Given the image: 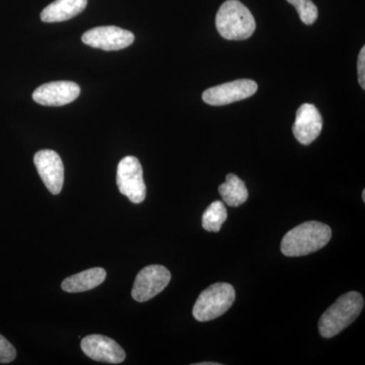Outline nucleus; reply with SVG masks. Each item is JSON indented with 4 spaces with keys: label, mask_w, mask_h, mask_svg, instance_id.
I'll list each match as a JSON object with an SVG mask.
<instances>
[{
    "label": "nucleus",
    "mask_w": 365,
    "mask_h": 365,
    "mask_svg": "<svg viewBox=\"0 0 365 365\" xmlns=\"http://www.w3.org/2000/svg\"><path fill=\"white\" fill-rule=\"evenodd\" d=\"M16 357V350L14 345L0 335V364H9Z\"/></svg>",
    "instance_id": "a211bd4d"
},
{
    "label": "nucleus",
    "mask_w": 365,
    "mask_h": 365,
    "mask_svg": "<svg viewBox=\"0 0 365 365\" xmlns=\"http://www.w3.org/2000/svg\"><path fill=\"white\" fill-rule=\"evenodd\" d=\"M357 71H359V85L362 88H365V47H362L359 55V62H357Z\"/></svg>",
    "instance_id": "6ab92c4d"
},
{
    "label": "nucleus",
    "mask_w": 365,
    "mask_h": 365,
    "mask_svg": "<svg viewBox=\"0 0 365 365\" xmlns=\"http://www.w3.org/2000/svg\"><path fill=\"white\" fill-rule=\"evenodd\" d=\"M227 218V211L222 201H215L204 211L202 227L207 232H218Z\"/></svg>",
    "instance_id": "dca6fc26"
},
{
    "label": "nucleus",
    "mask_w": 365,
    "mask_h": 365,
    "mask_svg": "<svg viewBox=\"0 0 365 365\" xmlns=\"http://www.w3.org/2000/svg\"><path fill=\"white\" fill-rule=\"evenodd\" d=\"M287 1L297 9L300 20L306 25H313L318 19V7L312 0H287Z\"/></svg>",
    "instance_id": "f3484780"
},
{
    "label": "nucleus",
    "mask_w": 365,
    "mask_h": 365,
    "mask_svg": "<svg viewBox=\"0 0 365 365\" xmlns=\"http://www.w3.org/2000/svg\"><path fill=\"white\" fill-rule=\"evenodd\" d=\"M117 185L120 193L126 196L132 203H143L146 197V186L143 170L138 158L126 157L118 165Z\"/></svg>",
    "instance_id": "39448f33"
},
{
    "label": "nucleus",
    "mask_w": 365,
    "mask_h": 365,
    "mask_svg": "<svg viewBox=\"0 0 365 365\" xmlns=\"http://www.w3.org/2000/svg\"><path fill=\"white\" fill-rule=\"evenodd\" d=\"M81 350L95 361L119 364L126 359V353L116 341L103 335H88L81 340Z\"/></svg>",
    "instance_id": "9d476101"
},
{
    "label": "nucleus",
    "mask_w": 365,
    "mask_h": 365,
    "mask_svg": "<svg viewBox=\"0 0 365 365\" xmlns=\"http://www.w3.org/2000/svg\"><path fill=\"white\" fill-rule=\"evenodd\" d=\"M364 307V299L356 292L343 294L323 314L319 321L322 337L333 338L351 325Z\"/></svg>",
    "instance_id": "f03ea898"
},
{
    "label": "nucleus",
    "mask_w": 365,
    "mask_h": 365,
    "mask_svg": "<svg viewBox=\"0 0 365 365\" xmlns=\"http://www.w3.org/2000/svg\"><path fill=\"white\" fill-rule=\"evenodd\" d=\"M86 6L88 0H55L43 9L41 20L45 23L68 21L83 13Z\"/></svg>",
    "instance_id": "ddd939ff"
},
{
    "label": "nucleus",
    "mask_w": 365,
    "mask_h": 365,
    "mask_svg": "<svg viewBox=\"0 0 365 365\" xmlns=\"http://www.w3.org/2000/svg\"><path fill=\"white\" fill-rule=\"evenodd\" d=\"M215 362H203V364H197V365H217Z\"/></svg>",
    "instance_id": "aec40b11"
},
{
    "label": "nucleus",
    "mask_w": 365,
    "mask_h": 365,
    "mask_svg": "<svg viewBox=\"0 0 365 365\" xmlns=\"http://www.w3.org/2000/svg\"><path fill=\"white\" fill-rule=\"evenodd\" d=\"M323 129V118L316 106L304 104L300 106L295 114L292 132L299 143L309 145L314 143Z\"/></svg>",
    "instance_id": "f8f14e48"
},
{
    "label": "nucleus",
    "mask_w": 365,
    "mask_h": 365,
    "mask_svg": "<svg viewBox=\"0 0 365 365\" xmlns=\"http://www.w3.org/2000/svg\"><path fill=\"white\" fill-rule=\"evenodd\" d=\"M81 95V88L72 81H53L39 86L33 93V100L38 104L61 107L73 102Z\"/></svg>",
    "instance_id": "9b49d317"
},
{
    "label": "nucleus",
    "mask_w": 365,
    "mask_h": 365,
    "mask_svg": "<svg viewBox=\"0 0 365 365\" xmlns=\"http://www.w3.org/2000/svg\"><path fill=\"white\" fill-rule=\"evenodd\" d=\"M170 272L165 266L150 265L137 274L132 288V297L138 302H148L169 285Z\"/></svg>",
    "instance_id": "423d86ee"
},
{
    "label": "nucleus",
    "mask_w": 365,
    "mask_h": 365,
    "mask_svg": "<svg viewBox=\"0 0 365 365\" xmlns=\"http://www.w3.org/2000/svg\"><path fill=\"white\" fill-rule=\"evenodd\" d=\"M332 230L329 225L319 222H307L292 228L281 242L284 256L300 257L314 253L330 242Z\"/></svg>",
    "instance_id": "f257e3e1"
},
{
    "label": "nucleus",
    "mask_w": 365,
    "mask_h": 365,
    "mask_svg": "<svg viewBox=\"0 0 365 365\" xmlns=\"http://www.w3.org/2000/svg\"><path fill=\"white\" fill-rule=\"evenodd\" d=\"M258 91V85L252 79H237L223 85L213 86L202 93V100L211 106H225L252 97Z\"/></svg>",
    "instance_id": "6e6552de"
},
{
    "label": "nucleus",
    "mask_w": 365,
    "mask_h": 365,
    "mask_svg": "<svg viewBox=\"0 0 365 365\" xmlns=\"http://www.w3.org/2000/svg\"><path fill=\"white\" fill-rule=\"evenodd\" d=\"M218 192L228 206L237 207L248 200L249 192L246 184L237 175L228 174L227 180L218 187Z\"/></svg>",
    "instance_id": "2eb2a0df"
},
{
    "label": "nucleus",
    "mask_w": 365,
    "mask_h": 365,
    "mask_svg": "<svg viewBox=\"0 0 365 365\" xmlns=\"http://www.w3.org/2000/svg\"><path fill=\"white\" fill-rule=\"evenodd\" d=\"M215 25L220 35L227 40L249 39L256 30L253 14L239 0L223 2L216 14Z\"/></svg>",
    "instance_id": "7ed1b4c3"
},
{
    "label": "nucleus",
    "mask_w": 365,
    "mask_h": 365,
    "mask_svg": "<svg viewBox=\"0 0 365 365\" xmlns=\"http://www.w3.org/2000/svg\"><path fill=\"white\" fill-rule=\"evenodd\" d=\"M362 199H364V202H365V190L362 192Z\"/></svg>",
    "instance_id": "412c9836"
},
{
    "label": "nucleus",
    "mask_w": 365,
    "mask_h": 365,
    "mask_svg": "<svg viewBox=\"0 0 365 365\" xmlns=\"http://www.w3.org/2000/svg\"><path fill=\"white\" fill-rule=\"evenodd\" d=\"M133 33L119 26H98L83 34L81 40L86 45L105 51H117L133 44Z\"/></svg>",
    "instance_id": "0eeeda50"
},
{
    "label": "nucleus",
    "mask_w": 365,
    "mask_h": 365,
    "mask_svg": "<svg viewBox=\"0 0 365 365\" xmlns=\"http://www.w3.org/2000/svg\"><path fill=\"white\" fill-rule=\"evenodd\" d=\"M235 299V288L228 283H215L203 290L193 307L194 318L199 322L212 321L227 313Z\"/></svg>",
    "instance_id": "20e7f679"
},
{
    "label": "nucleus",
    "mask_w": 365,
    "mask_h": 365,
    "mask_svg": "<svg viewBox=\"0 0 365 365\" xmlns=\"http://www.w3.org/2000/svg\"><path fill=\"white\" fill-rule=\"evenodd\" d=\"M107 272L105 269L91 268L66 278L61 283V288L66 292L78 294L88 292L102 284L106 279Z\"/></svg>",
    "instance_id": "4468645a"
},
{
    "label": "nucleus",
    "mask_w": 365,
    "mask_h": 365,
    "mask_svg": "<svg viewBox=\"0 0 365 365\" xmlns=\"http://www.w3.org/2000/svg\"><path fill=\"white\" fill-rule=\"evenodd\" d=\"M34 163L47 189L53 195H58L64 184V165L58 153L51 150L38 151Z\"/></svg>",
    "instance_id": "1a4fd4ad"
}]
</instances>
